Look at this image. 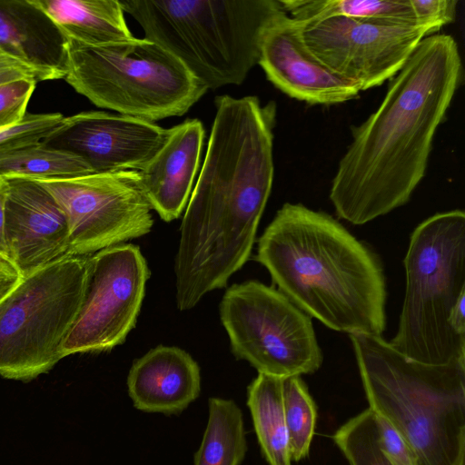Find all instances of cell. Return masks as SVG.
<instances>
[{"mask_svg": "<svg viewBox=\"0 0 465 465\" xmlns=\"http://www.w3.org/2000/svg\"><path fill=\"white\" fill-rule=\"evenodd\" d=\"M199 177L180 227L176 303L193 308L249 259L274 175L276 104L254 95L215 98Z\"/></svg>", "mask_w": 465, "mask_h": 465, "instance_id": "cell-1", "label": "cell"}, {"mask_svg": "<svg viewBox=\"0 0 465 465\" xmlns=\"http://www.w3.org/2000/svg\"><path fill=\"white\" fill-rule=\"evenodd\" d=\"M461 68L451 35L436 34L419 43L377 110L352 128L330 190L340 218L361 225L409 202L425 175Z\"/></svg>", "mask_w": 465, "mask_h": 465, "instance_id": "cell-2", "label": "cell"}, {"mask_svg": "<svg viewBox=\"0 0 465 465\" xmlns=\"http://www.w3.org/2000/svg\"><path fill=\"white\" fill-rule=\"evenodd\" d=\"M256 260L281 292L328 328L349 335L384 331L382 264L330 214L284 203L259 238Z\"/></svg>", "mask_w": 465, "mask_h": 465, "instance_id": "cell-3", "label": "cell"}, {"mask_svg": "<svg viewBox=\"0 0 465 465\" xmlns=\"http://www.w3.org/2000/svg\"><path fill=\"white\" fill-rule=\"evenodd\" d=\"M369 409L403 436L419 465L465 464V361L411 360L381 336L351 334Z\"/></svg>", "mask_w": 465, "mask_h": 465, "instance_id": "cell-4", "label": "cell"}, {"mask_svg": "<svg viewBox=\"0 0 465 465\" xmlns=\"http://www.w3.org/2000/svg\"><path fill=\"white\" fill-rule=\"evenodd\" d=\"M144 38L178 58L207 89L241 84L258 64L280 0H119Z\"/></svg>", "mask_w": 465, "mask_h": 465, "instance_id": "cell-5", "label": "cell"}, {"mask_svg": "<svg viewBox=\"0 0 465 465\" xmlns=\"http://www.w3.org/2000/svg\"><path fill=\"white\" fill-rule=\"evenodd\" d=\"M405 292L390 341L404 356L431 365L465 361V338L450 325L465 298V213H436L412 232L403 261Z\"/></svg>", "mask_w": 465, "mask_h": 465, "instance_id": "cell-6", "label": "cell"}, {"mask_svg": "<svg viewBox=\"0 0 465 465\" xmlns=\"http://www.w3.org/2000/svg\"><path fill=\"white\" fill-rule=\"evenodd\" d=\"M64 79L97 107L150 122L184 114L208 90L173 54L134 36L95 45L67 38Z\"/></svg>", "mask_w": 465, "mask_h": 465, "instance_id": "cell-7", "label": "cell"}, {"mask_svg": "<svg viewBox=\"0 0 465 465\" xmlns=\"http://www.w3.org/2000/svg\"><path fill=\"white\" fill-rule=\"evenodd\" d=\"M87 256L66 255L24 276L0 303V375L28 381L63 359L78 315Z\"/></svg>", "mask_w": 465, "mask_h": 465, "instance_id": "cell-8", "label": "cell"}, {"mask_svg": "<svg viewBox=\"0 0 465 465\" xmlns=\"http://www.w3.org/2000/svg\"><path fill=\"white\" fill-rule=\"evenodd\" d=\"M220 318L233 354L258 373L286 379L322 366L311 317L278 289L257 281L233 284L222 298Z\"/></svg>", "mask_w": 465, "mask_h": 465, "instance_id": "cell-9", "label": "cell"}, {"mask_svg": "<svg viewBox=\"0 0 465 465\" xmlns=\"http://www.w3.org/2000/svg\"><path fill=\"white\" fill-rule=\"evenodd\" d=\"M35 181L66 217L70 255H91L143 236L153 227V209L138 171Z\"/></svg>", "mask_w": 465, "mask_h": 465, "instance_id": "cell-10", "label": "cell"}, {"mask_svg": "<svg viewBox=\"0 0 465 465\" xmlns=\"http://www.w3.org/2000/svg\"><path fill=\"white\" fill-rule=\"evenodd\" d=\"M149 275L140 248L131 243L88 255L83 300L63 357L122 344L135 325Z\"/></svg>", "mask_w": 465, "mask_h": 465, "instance_id": "cell-11", "label": "cell"}, {"mask_svg": "<svg viewBox=\"0 0 465 465\" xmlns=\"http://www.w3.org/2000/svg\"><path fill=\"white\" fill-rule=\"evenodd\" d=\"M302 24L308 51L360 92L394 77L419 43L433 35L426 25H392L346 17Z\"/></svg>", "mask_w": 465, "mask_h": 465, "instance_id": "cell-12", "label": "cell"}, {"mask_svg": "<svg viewBox=\"0 0 465 465\" xmlns=\"http://www.w3.org/2000/svg\"><path fill=\"white\" fill-rule=\"evenodd\" d=\"M168 129L121 114L87 111L64 117L42 142L82 158L94 173L141 171L164 143Z\"/></svg>", "mask_w": 465, "mask_h": 465, "instance_id": "cell-13", "label": "cell"}, {"mask_svg": "<svg viewBox=\"0 0 465 465\" xmlns=\"http://www.w3.org/2000/svg\"><path fill=\"white\" fill-rule=\"evenodd\" d=\"M302 24L283 9L277 12L262 33L258 64L267 79L288 96L309 104L332 105L359 96L351 83L340 78L306 48Z\"/></svg>", "mask_w": 465, "mask_h": 465, "instance_id": "cell-14", "label": "cell"}, {"mask_svg": "<svg viewBox=\"0 0 465 465\" xmlns=\"http://www.w3.org/2000/svg\"><path fill=\"white\" fill-rule=\"evenodd\" d=\"M5 237L10 260L24 276L69 254L66 217L35 180L7 178Z\"/></svg>", "mask_w": 465, "mask_h": 465, "instance_id": "cell-15", "label": "cell"}, {"mask_svg": "<svg viewBox=\"0 0 465 465\" xmlns=\"http://www.w3.org/2000/svg\"><path fill=\"white\" fill-rule=\"evenodd\" d=\"M204 128L199 119H186L168 129L160 150L139 171L153 210L165 222L177 219L187 205L200 165Z\"/></svg>", "mask_w": 465, "mask_h": 465, "instance_id": "cell-16", "label": "cell"}, {"mask_svg": "<svg viewBox=\"0 0 465 465\" xmlns=\"http://www.w3.org/2000/svg\"><path fill=\"white\" fill-rule=\"evenodd\" d=\"M0 49L38 81L65 76L67 38L36 0H0Z\"/></svg>", "mask_w": 465, "mask_h": 465, "instance_id": "cell-17", "label": "cell"}, {"mask_svg": "<svg viewBox=\"0 0 465 465\" xmlns=\"http://www.w3.org/2000/svg\"><path fill=\"white\" fill-rule=\"evenodd\" d=\"M127 388L136 409L177 414L200 394V368L185 351L160 345L134 362Z\"/></svg>", "mask_w": 465, "mask_h": 465, "instance_id": "cell-18", "label": "cell"}, {"mask_svg": "<svg viewBox=\"0 0 465 465\" xmlns=\"http://www.w3.org/2000/svg\"><path fill=\"white\" fill-rule=\"evenodd\" d=\"M66 38L104 45L134 37L119 0H36Z\"/></svg>", "mask_w": 465, "mask_h": 465, "instance_id": "cell-19", "label": "cell"}, {"mask_svg": "<svg viewBox=\"0 0 465 465\" xmlns=\"http://www.w3.org/2000/svg\"><path fill=\"white\" fill-rule=\"evenodd\" d=\"M283 380L258 373L247 391V405L262 452L269 465H291Z\"/></svg>", "mask_w": 465, "mask_h": 465, "instance_id": "cell-20", "label": "cell"}, {"mask_svg": "<svg viewBox=\"0 0 465 465\" xmlns=\"http://www.w3.org/2000/svg\"><path fill=\"white\" fill-rule=\"evenodd\" d=\"M282 9L303 24L346 17L392 25H419L409 0H280Z\"/></svg>", "mask_w": 465, "mask_h": 465, "instance_id": "cell-21", "label": "cell"}, {"mask_svg": "<svg viewBox=\"0 0 465 465\" xmlns=\"http://www.w3.org/2000/svg\"><path fill=\"white\" fill-rule=\"evenodd\" d=\"M246 450L241 409L232 400L210 398L207 425L194 465H240Z\"/></svg>", "mask_w": 465, "mask_h": 465, "instance_id": "cell-22", "label": "cell"}, {"mask_svg": "<svg viewBox=\"0 0 465 465\" xmlns=\"http://www.w3.org/2000/svg\"><path fill=\"white\" fill-rule=\"evenodd\" d=\"M94 173L79 156L42 141L0 153V177L32 180L64 179Z\"/></svg>", "mask_w": 465, "mask_h": 465, "instance_id": "cell-23", "label": "cell"}, {"mask_svg": "<svg viewBox=\"0 0 465 465\" xmlns=\"http://www.w3.org/2000/svg\"><path fill=\"white\" fill-rule=\"evenodd\" d=\"M282 397L292 460L307 458L314 435L317 406L301 376L283 380Z\"/></svg>", "mask_w": 465, "mask_h": 465, "instance_id": "cell-24", "label": "cell"}, {"mask_svg": "<svg viewBox=\"0 0 465 465\" xmlns=\"http://www.w3.org/2000/svg\"><path fill=\"white\" fill-rule=\"evenodd\" d=\"M349 465H390L381 454L371 411L351 418L332 435Z\"/></svg>", "mask_w": 465, "mask_h": 465, "instance_id": "cell-25", "label": "cell"}, {"mask_svg": "<svg viewBox=\"0 0 465 465\" xmlns=\"http://www.w3.org/2000/svg\"><path fill=\"white\" fill-rule=\"evenodd\" d=\"M63 118L60 113L26 114L19 123L0 128V153L42 141Z\"/></svg>", "mask_w": 465, "mask_h": 465, "instance_id": "cell-26", "label": "cell"}, {"mask_svg": "<svg viewBox=\"0 0 465 465\" xmlns=\"http://www.w3.org/2000/svg\"><path fill=\"white\" fill-rule=\"evenodd\" d=\"M371 411L376 426L378 446L387 462L390 465H419L411 448L399 430L384 416Z\"/></svg>", "mask_w": 465, "mask_h": 465, "instance_id": "cell-27", "label": "cell"}, {"mask_svg": "<svg viewBox=\"0 0 465 465\" xmlns=\"http://www.w3.org/2000/svg\"><path fill=\"white\" fill-rule=\"evenodd\" d=\"M36 83L22 79L0 85V128L23 120Z\"/></svg>", "mask_w": 465, "mask_h": 465, "instance_id": "cell-28", "label": "cell"}, {"mask_svg": "<svg viewBox=\"0 0 465 465\" xmlns=\"http://www.w3.org/2000/svg\"><path fill=\"white\" fill-rule=\"evenodd\" d=\"M409 1L419 25L430 27L433 35L456 18L457 0Z\"/></svg>", "mask_w": 465, "mask_h": 465, "instance_id": "cell-29", "label": "cell"}, {"mask_svg": "<svg viewBox=\"0 0 465 465\" xmlns=\"http://www.w3.org/2000/svg\"><path fill=\"white\" fill-rule=\"evenodd\" d=\"M22 79H33L38 82L36 74L31 68L0 49V85Z\"/></svg>", "mask_w": 465, "mask_h": 465, "instance_id": "cell-30", "label": "cell"}, {"mask_svg": "<svg viewBox=\"0 0 465 465\" xmlns=\"http://www.w3.org/2000/svg\"><path fill=\"white\" fill-rule=\"evenodd\" d=\"M24 275L9 259L0 255V303L15 289Z\"/></svg>", "mask_w": 465, "mask_h": 465, "instance_id": "cell-31", "label": "cell"}, {"mask_svg": "<svg viewBox=\"0 0 465 465\" xmlns=\"http://www.w3.org/2000/svg\"><path fill=\"white\" fill-rule=\"evenodd\" d=\"M7 196V182L0 177V255L10 260L5 237V211Z\"/></svg>", "mask_w": 465, "mask_h": 465, "instance_id": "cell-32", "label": "cell"}]
</instances>
